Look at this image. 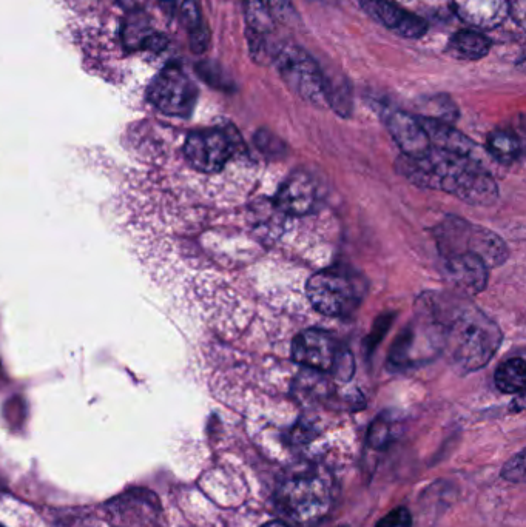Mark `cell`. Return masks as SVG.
Segmentation results:
<instances>
[{
	"mask_svg": "<svg viewBox=\"0 0 526 527\" xmlns=\"http://www.w3.org/2000/svg\"><path fill=\"white\" fill-rule=\"evenodd\" d=\"M332 370L337 373L340 380L348 381L352 373H354V360H352L351 353L338 350Z\"/></svg>",
	"mask_w": 526,
	"mask_h": 527,
	"instance_id": "484cf974",
	"label": "cell"
},
{
	"mask_svg": "<svg viewBox=\"0 0 526 527\" xmlns=\"http://www.w3.org/2000/svg\"><path fill=\"white\" fill-rule=\"evenodd\" d=\"M398 170L419 187L452 193L468 204L489 205L497 199L496 182L471 156L432 147L423 158L400 159Z\"/></svg>",
	"mask_w": 526,
	"mask_h": 527,
	"instance_id": "6da1fadb",
	"label": "cell"
},
{
	"mask_svg": "<svg viewBox=\"0 0 526 527\" xmlns=\"http://www.w3.org/2000/svg\"><path fill=\"white\" fill-rule=\"evenodd\" d=\"M502 477L514 483H522L525 480V454L520 452L510 463H506L503 467Z\"/></svg>",
	"mask_w": 526,
	"mask_h": 527,
	"instance_id": "cb8c5ba5",
	"label": "cell"
},
{
	"mask_svg": "<svg viewBox=\"0 0 526 527\" xmlns=\"http://www.w3.org/2000/svg\"><path fill=\"white\" fill-rule=\"evenodd\" d=\"M241 144L240 136L233 128L227 130L196 131L184 145L187 161L203 173L220 172Z\"/></svg>",
	"mask_w": 526,
	"mask_h": 527,
	"instance_id": "8992f818",
	"label": "cell"
},
{
	"mask_svg": "<svg viewBox=\"0 0 526 527\" xmlns=\"http://www.w3.org/2000/svg\"><path fill=\"white\" fill-rule=\"evenodd\" d=\"M502 343L499 327L476 309L460 313L446 335L452 361L465 372L482 369Z\"/></svg>",
	"mask_w": 526,
	"mask_h": 527,
	"instance_id": "3957f363",
	"label": "cell"
},
{
	"mask_svg": "<svg viewBox=\"0 0 526 527\" xmlns=\"http://www.w3.org/2000/svg\"><path fill=\"white\" fill-rule=\"evenodd\" d=\"M335 495L337 487L329 469L312 461L292 464L278 480V507L300 526L323 520L334 506Z\"/></svg>",
	"mask_w": 526,
	"mask_h": 527,
	"instance_id": "7a4b0ae2",
	"label": "cell"
},
{
	"mask_svg": "<svg viewBox=\"0 0 526 527\" xmlns=\"http://www.w3.org/2000/svg\"><path fill=\"white\" fill-rule=\"evenodd\" d=\"M496 386L503 393H522L525 387V363L522 358L506 361L496 372Z\"/></svg>",
	"mask_w": 526,
	"mask_h": 527,
	"instance_id": "ffe728a7",
	"label": "cell"
},
{
	"mask_svg": "<svg viewBox=\"0 0 526 527\" xmlns=\"http://www.w3.org/2000/svg\"><path fill=\"white\" fill-rule=\"evenodd\" d=\"M167 44H169V41H167L166 37H164V34H158L153 31V33L147 37V41H145L144 48H142V50H150L155 51V53H161V51L166 50Z\"/></svg>",
	"mask_w": 526,
	"mask_h": 527,
	"instance_id": "4316f807",
	"label": "cell"
},
{
	"mask_svg": "<svg viewBox=\"0 0 526 527\" xmlns=\"http://www.w3.org/2000/svg\"><path fill=\"white\" fill-rule=\"evenodd\" d=\"M162 10L166 11L169 16L175 13L176 0H158Z\"/></svg>",
	"mask_w": 526,
	"mask_h": 527,
	"instance_id": "83f0119b",
	"label": "cell"
},
{
	"mask_svg": "<svg viewBox=\"0 0 526 527\" xmlns=\"http://www.w3.org/2000/svg\"><path fill=\"white\" fill-rule=\"evenodd\" d=\"M446 269L451 281L471 295L482 292L488 282V267L473 253L463 252L448 256Z\"/></svg>",
	"mask_w": 526,
	"mask_h": 527,
	"instance_id": "7c38bea8",
	"label": "cell"
},
{
	"mask_svg": "<svg viewBox=\"0 0 526 527\" xmlns=\"http://www.w3.org/2000/svg\"><path fill=\"white\" fill-rule=\"evenodd\" d=\"M460 21L479 30H493L510 13L508 0H449Z\"/></svg>",
	"mask_w": 526,
	"mask_h": 527,
	"instance_id": "30bf717a",
	"label": "cell"
},
{
	"mask_svg": "<svg viewBox=\"0 0 526 527\" xmlns=\"http://www.w3.org/2000/svg\"><path fill=\"white\" fill-rule=\"evenodd\" d=\"M315 204V185L309 175H290L278 192V207L287 215H307Z\"/></svg>",
	"mask_w": 526,
	"mask_h": 527,
	"instance_id": "4fadbf2b",
	"label": "cell"
},
{
	"mask_svg": "<svg viewBox=\"0 0 526 527\" xmlns=\"http://www.w3.org/2000/svg\"><path fill=\"white\" fill-rule=\"evenodd\" d=\"M243 7L244 19L247 24V34L266 37L274 28L272 14L266 7L263 0H241Z\"/></svg>",
	"mask_w": 526,
	"mask_h": 527,
	"instance_id": "ac0fdd59",
	"label": "cell"
},
{
	"mask_svg": "<svg viewBox=\"0 0 526 527\" xmlns=\"http://www.w3.org/2000/svg\"><path fill=\"white\" fill-rule=\"evenodd\" d=\"M337 353L338 346L334 336L320 329L304 330L295 338L292 346L295 363L321 372L332 370Z\"/></svg>",
	"mask_w": 526,
	"mask_h": 527,
	"instance_id": "ba28073f",
	"label": "cell"
},
{
	"mask_svg": "<svg viewBox=\"0 0 526 527\" xmlns=\"http://www.w3.org/2000/svg\"><path fill=\"white\" fill-rule=\"evenodd\" d=\"M181 19L190 34V47L193 53L201 54L207 50L210 42V33L203 24V17L199 13L195 0H184L181 7Z\"/></svg>",
	"mask_w": 526,
	"mask_h": 527,
	"instance_id": "e0dca14e",
	"label": "cell"
},
{
	"mask_svg": "<svg viewBox=\"0 0 526 527\" xmlns=\"http://www.w3.org/2000/svg\"><path fill=\"white\" fill-rule=\"evenodd\" d=\"M263 527H287L286 524L281 521H270V523L264 524Z\"/></svg>",
	"mask_w": 526,
	"mask_h": 527,
	"instance_id": "f1b7e54d",
	"label": "cell"
},
{
	"mask_svg": "<svg viewBox=\"0 0 526 527\" xmlns=\"http://www.w3.org/2000/svg\"><path fill=\"white\" fill-rule=\"evenodd\" d=\"M422 124L428 133L432 147L439 148L443 152L454 153V155H473V142L456 128H452L451 125L439 119H423Z\"/></svg>",
	"mask_w": 526,
	"mask_h": 527,
	"instance_id": "9a60e30c",
	"label": "cell"
},
{
	"mask_svg": "<svg viewBox=\"0 0 526 527\" xmlns=\"http://www.w3.org/2000/svg\"><path fill=\"white\" fill-rule=\"evenodd\" d=\"M489 47H491V42L488 37L474 30L459 31L452 36L448 45L449 51L454 56L465 59V61H479L485 58L489 53Z\"/></svg>",
	"mask_w": 526,
	"mask_h": 527,
	"instance_id": "2e32d148",
	"label": "cell"
},
{
	"mask_svg": "<svg viewBox=\"0 0 526 527\" xmlns=\"http://www.w3.org/2000/svg\"><path fill=\"white\" fill-rule=\"evenodd\" d=\"M152 33L153 31L147 28L144 21H141V17L135 16V19H129L125 24L124 44L132 50H142L147 37Z\"/></svg>",
	"mask_w": 526,
	"mask_h": 527,
	"instance_id": "7402d4cb",
	"label": "cell"
},
{
	"mask_svg": "<svg viewBox=\"0 0 526 527\" xmlns=\"http://www.w3.org/2000/svg\"><path fill=\"white\" fill-rule=\"evenodd\" d=\"M375 527H412V515L406 507H397L378 521Z\"/></svg>",
	"mask_w": 526,
	"mask_h": 527,
	"instance_id": "603a6c76",
	"label": "cell"
},
{
	"mask_svg": "<svg viewBox=\"0 0 526 527\" xmlns=\"http://www.w3.org/2000/svg\"><path fill=\"white\" fill-rule=\"evenodd\" d=\"M361 7L375 21L395 31L398 36L417 39L428 31V22L417 14L402 10L389 0H361Z\"/></svg>",
	"mask_w": 526,
	"mask_h": 527,
	"instance_id": "9c48e42d",
	"label": "cell"
},
{
	"mask_svg": "<svg viewBox=\"0 0 526 527\" xmlns=\"http://www.w3.org/2000/svg\"><path fill=\"white\" fill-rule=\"evenodd\" d=\"M388 127L406 158H423L431 152V141L419 119L412 118L403 111H395L389 118Z\"/></svg>",
	"mask_w": 526,
	"mask_h": 527,
	"instance_id": "8fae6325",
	"label": "cell"
},
{
	"mask_svg": "<svg viewBox=\"0 0 526 527\" xmlns=\"http://www.w3.org/2000/svg\"><path fill=\"white\" fill-rule=\"evenodd\" d=\"M149 101L161 113L187 118L195 108L198 90L178 65H169L156 74L149 87Z\"/></svg>",
	"mask_w": 526,
	"mask_h": 527,
	"instance_id": "5b68a950",
	"label": "cell"
},
{
	"mask_svg": "<svg viewBox=\"0 0 526 527\" xmlns=\"http://www.w3.org/2000/svg\"><path fill=\"white\" fill-rule=\"evenodd\" d=\"M267 8L272 17H277L283 22L292 21L295 14L292 0H267Z\"/></svg>",
	"mask_w": 526,
	"mask_h": 527,
	"instance_id": "d4e9b609",
	"label": "cell"
},
{
	"mask_svg": "<svg viewBox=\"0 0 526 527\" xmlns=\"http://www.w3.org/2000/svg\"><path fill=\"white\" fill-rule=\"evenodd\" d=\"M468 247L466 252L473 253L482 259L486 267H497L508 258V247L505 242L489 230L477 227V229H466L463 238V247ZM463 252V250H462Z\"/></svg>",
	"mask_w": 526,
	"mask_h": 527,
	"instance_id": "5bb4252c",
	"label": "cell"
},
{
	"mask_svg": "<svg viewBox=\"0 0 526 527\" xmlns=\"http://www.w3.org/2000/svg\"><path fill=\"white\" fill-rule=\"evenodd\" d=\"M307 296L323 315L341 316L354 307V282L343 273L323 270L307 282Z\"/></svg>",
	"mask_w": 526,
	"mask_h": 527,
	"instance_id": "52a82bcc",
	"label": "cell"
},
{
	"mask_svg": "<svg viewBox=\"0 0 526 527\" xmlns=\"http://www.w3.org/2000/svg\"><path fill=\"white\" fill-rule=\"evenodd\" d=\"M394 438V424L388 418L380 417L374 421L368 434V444L375 450L388 449Z\"/></svg>",
	"mask_w": 526,
	"mask_h": 527,
	"instance_id": "44dd1931",
	"label": "cell"
},
{
	"mask_svg": "<svg viewBox=\"0 0 526 527\" xmlns=\"http://www.w3.org/2000/svg\"><path fill=\"white\" fill-rule=\"evenodd\" d=\"M281 78L306 101L321 104L326 101V78L317 61L297 45H284L274 58Z\"/></svg>",
	"mask_w": 526,
	"mask_h": 527,
	"instance_id": "277c9868",
	"label": "cell"
},
{
	"mask_svg": "<svg viewBox=\"0 0 526 527\" xmlns=\"http://www.w3.org/2000/svg\"><path fill=\"white\" fill-rule=\"evenodd\" d=\"M0 527H4V526H2V524H0Z\"/></svg>",
	"mask_w": 526,
	"mask_h": 527,
	"instance_id": "f546056e",
	"label": "cell"
},
{
	"mask_svg": "<svg viewBox=\"0 0 526 527\" xmlns=\"http://www.w3.org/2000/svg\"><path fill=\"white\" fill-rule=\"evenodd\" d=\"M489 153L497 159V161L511 164V162L519 159L522 153V145L516 135L510 131H494L493 135L488 138Z\"/></svg>",
	"mask_w": 526,
	"mask_h": 527,
	"instance_id": "d6986e66",
	"label": "cell"
}]
</instances>
